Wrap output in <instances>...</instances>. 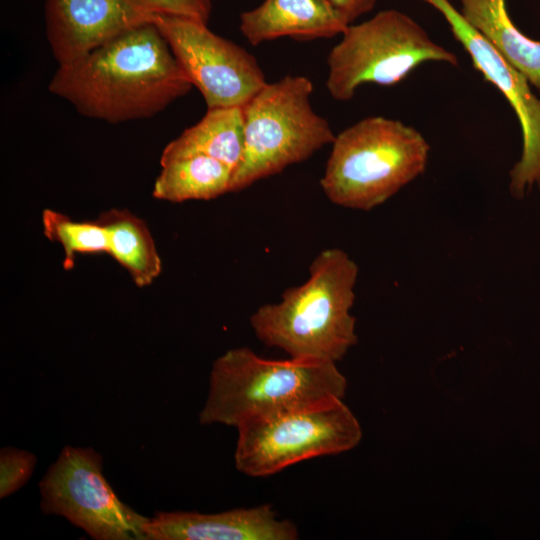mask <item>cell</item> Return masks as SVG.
<instances>
[{"instance_id":"11","label":"cell","mask_w":540,"mask_h":540,"mask_svg":"<svg viewBox=\"0 0 540 540\" xmlns=\"http://www.w3.org/2000/svg\"><path fill=\"white\" fill-rule=\"evenodd\" d=\"M156 13L142 0H45L46 37L58 66L69 65Z\"/></svg>"},{"instance_id":"1","label":"cell","mask_w":540,"mask_h":540,"mask_svg":"<svg viewBox=\"0 0 540 540\" xmlns=\"http://www.w3.org/2000/svg\"><path fill=\"white\" fill-rule=\"evenodd\" d=\"M192 87L153 22L58 66L48 86L81 115L111 124L152 117Z\"/></svg>"},{"instance_id":"19","label":"cell","mask_w":540,"mask_h":540,"mask_svg":"<svg viewBox=\"0 0 540 540\" xmlns=\"http://www.w3.org/2000/svg\"><path fill=\"white\" fill-rule=\"evenodd\" d=\"M37 463L35 454L15 447H3L0 451V498H6L30 479Z\"/></svg>"},{"instance_id":"4","label":"cell","mask_w":540,"mask_h":540,"mask_svg":"<svg viewBox=\"0 0 540 540\" xmlns=\"http://www.w3.org/2000/svg\"><path fill=\"white\" fill-rule=\"evenodd\" d=\"M429 151L415 128L366 117L335 136L320 186L335 205L369 211L423 174Z\"/></svg>"},{"instance_id":"12","label":"cell","mask_w":540,"mask_h":540,"mask_svg":"<svg viewBox=\"0 0 540 540\" xmlns=\"http://www.w3.org/2000/svg\"><path fill=\"white\" fill-rule=\"evenodd\" d=\"M145 540H296V525L282 519L270 504L216 513L155 512Z\"/></svg>"},{"instance_id":"3","label":"cell","mask_w":540,"mask_h":540,"mask_svg":"<svg viewBox=\"0 0 540 540\" xmlns=\"http://www.w3.org/2000/svg\"><path fill=\"white\" fill-rule=\"evenodd\" d=\"M347 382L335 362L265 359L248 347L214 360L202 425H240L279 412L343 399Z\"/></svg>"},{"instance_id":"21","label":"cell","mask_w":540,"mask_h":540,"mask_svg":"<svg viewBox=\"0 0 540 540\" xmlns=\"http://www.w3.org/2000/svg\"><path fill=\"white\" fill-rule=\"evenodd\" d=\"M349 24L370 12L378 0H330Z\"/></svg>"},{"instance_id":"13","label":"cell","mask_w":540,"mask_h":540,"mask_svg":"<svg viewBox=\"0 0 540 540\" xmlns=\"http://www.w3.org/2000/svg\"><path fill=\"white\" fill-rule=\"evenodd\" d=\"M349 25L330 0H264L240 15V31L253 46L281 37L332 38Z\"/></svg>"},{"instance_id":"16","label":"cell","mask_w":540,"mask_h":540,"mask_svg":"<svg viewBox=\"0 0 540 540\" xmlns=\"http://www.w3.org/2000/svg\"><path fill=\"white\" fill-rule=\"evenodd\" d=\"M97 220L107 233V254L127 270L137 287L149 286L161 273L162 262L144 220L119 208L101 213Z\"/></svg>"},{"instance_id":"8","label":"cell","mask_w":540,"mask_h":540,"mask_svg":"<svg viewBox=\"0 0 540 540\" xmlns=\"http://www.w3.org/2000/svg\"><path fill=\"white\" fill-rule=\"evenodd\" d=\"M40 508L65 518L96 540H145L146 517L122 502L91 447L65 446L39 484Z\"/></svg>"},{"instance_id":"2","label":"cell","mask_w":540,"mask_h":540,"mask_svg":"<svg viewBox=\"0 0 540 540\" xmlns=\"http://www.w3.org/2000/svg\"><path fill=\"white\" fill-rule=\"evenodd\" d=\"M358 273L342 249L322 250L303 284L287 288L278 303L264 304L251 315L256 337L293 359L340 361L358 341L350 313Z\"/></svg>"},{"instance_id":"9","label":"cell","mask_w":540,"mask_h":540,"mask_svg":"<svg viewBox=\"0 0 540 540\" xmlns=\"http://www.w3.org/2000/svg\"><path fill=\"white\" fill-rule=\"evenodd\" d=\"M153 23L207 109L242 107L267 83L252 54L207 24L165 14H156Z\"/></svg>"},{"instance_id":"20","label":"cell","mask_w":540,"mask_h":540,"mask_svg":"<svg viewBox=\"0 0 540 540\" xmlns=\"http://www.w3.org/2000/svg\"><path fill=\"white\" fill-rule=\"evenodd\" d=\"M156 14L185 17L205 24L212 11L213 0H142Z\"/></svg>"},{"instance_id":"6","label":"cell","mask_w":540,"mask_h":540,"mask_svg":"<svg viewBox=\"0 0 540 540\" xmlns=\"http://www.w3.org/2000/svg\"><path fill=\"white\" fill-rule=\"evenodd\" d=\"M458 64L407 14L387 9L350 24L327 57L326 88L337 101L351 100L363 84L393 86L425 62Z\"/></svg>"},{"instance_id":"10","label":"cell","mask_w":540,"mask_h":540,"mask_svg":"<svg viewBox=\"0 0 540 540\" xmlns=\"http://www.w3.org/2000/svg\"><path fill=\"white\" fill-rule=\"evenodd\" d=\"M422 1L443 15L474 68L502 93L518 117L523 145L521 157L509 174L510 193L521 199L534 187L540 190V99L532 92L530 82L465 21L449 0Z\"/></svg>"},{"instance_id":"15","label":"cell","mask_w":540,"mask_h":540,"mask_svg":"<svg viewBox=\"0 0 540 540\" xmlns=\"http://www.w3.org/2000/svg\"><path fill=\"white\" fill-rule=\"evenodd\" d=\"M244 151L242 107L207 109L206 114L162 151L160 163L192 155L214 158L234 171Z\"/></svg>"},{"instance_id":"7","label":"cell","mask_w":540,"mask_h":540,"mask_svg":"<svg viewBox=\"0 0 540 540\" xmlns=\"http://www.w3.org/2000/svg\"><path fill=\"white\" fill-rule=\"evenodd\" d=\"M236 429L235 467L250 477H267L304 460L349 451L362 438L360 424L343 399L279 412Z\"/></svg>"},{"instance_id":"18","label":"cell","mask_w":540,"mask_h":540,"mask_svg":"<svg viewBox=\"0 0 540 540\" xmlns=\"http://www.w3.org/2000/svg\"><path fill=\"white\" fill-rule=\"evenodd\" d=\"M43 233L47 239L58 242L64 251L63 267L71 270L77 254L108 252V238L99 221H75L52 210L42 212Z\"/></svg>"},{"instance_id":"14","label":"cell","mask_w":540,"mask_h":540,"mask_svg":"<svg viewBox=\"0 0 540 540\" xmlns=\"http://www.w3.org/2000/svg\"><path fill=\"white\" fill-rule=\"evenodd\" d=\"M465 21L540 90V42L510 18L506 0H459Z\"/></svg>"},{"instance_id":"5","label":"cell","mask_w":540,"mask_h":540,"mask_svg":"<svg viewBox=\"0 0 540 540\" xmlns=\"http://www.w3.org/2000/svg\"><path fill=\"white\" fill-rule=\"evenodd\" d=\"M312 81L287 75L266 83L244 106V151L230 192L281 173L335 139L329 122L311 105Z\"/></svg>"},{"instance_id":"17","label":"cell","mask_w":540,"mask_h":540,"mask_svg":"<svg viewBox=\"0 0 540 540\" xmlns=\"http://www.w3.org/2000/svg\"><path fill=\"white\" fill-rule=\"evenodd\" d=\"M160 165L152 190L155 199L181 203L210 200L230 192L233 170L214 158L192 155Z\"/></svg>"}]
</instances>
